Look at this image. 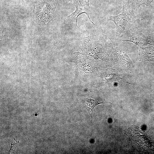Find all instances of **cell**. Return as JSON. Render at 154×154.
Instances as JSON below:
<instances>
[{"instance_id":"cell-1","label":"cell","mask_w":154,"mask_h":154,"mask_svg":"<svg viewBox=\"0 0 154 154\" xmlns=\"http://www.w3.org/2000/svg\"><path fill=\"white\" fill-rule=\"evenodd\" d=\"M107 19L114 23L116 27L117 37L127 31L134 30L137 23V17L128 0L124 1L121 13L116 16L108 15Z\"/></svg>"},{"instance_id":"cell-2","label":"cell","mask_w":154,"mask_h":154,"mask_svg":"<svg viewBox=\"0 0 154 154\" xmlns=\"http://www.w3.org/2000/svg\"><path fill=\"white\" fill-rule=\"evenodd\" d=\"M145 30L139 31H128L117 37L118 41H127L132 42L139 46H143L153 42L152 36Z\"/></svg>"},{"instance_id":"cell-3","label":"cell","mask_w":154,"mask_h":154,"mask_svg":"<svg viewBox=\"0 0 154 154\" xmlns=\"http://www.w3.org/2000/svg\"><path fill=\"white\" fill-rule=\"evenodd\" d=\"M89 1L90 0H72L73 4L75 7L76 10L67 17L66 19L67 22L71 24H75L78 28L77 24L78 17L81 14L85 13L91 22L94 24L89 17L91 14Z\"/></svg>"},{"instance_id":"cell-4","label":"cell","mask_w":154,"mask_h":154,"mask_svg":"<svg viewBox=\"0 0 154 154\" xmlns=\"http://www.w3.org/2000/svg\"><path fill=\"white\" fill-rule=\"evenodd\" d=\"M139 54L141 60L154 62V47L141 46L139 49Z\"/></svg>"},{"instance_id":"cell-5","label":"cell","mask_w":154,"mask_h":154,"mask_svg":"<svg viewBox=\"0 0 154 154\" xmlns=\"http://www.w3.org/2000/svg\"><path fill=\"white\" fill-rule=\"evenodd\" d=\"M108 103L100 98L95 99L94 100L90 98L86 100V104L87 105V109L90 115L91 119L93 118L92 114L93 110L96 106L100 104Z\"/></svg>"},{"instance_id":"cell-6","label":"cell","mask_w":154,"mask_h":154,"mask_svg":"<svg viewBox=\"0 0 154 154\" xmlns=\"http://www.w3.org/2000/svg\"><path fill=\"white\" fill-rule=\"evenodd\" d=\"M154 0H131L134 7L139 9L141 6H149Z\"/></svg>"}]
</instances>
